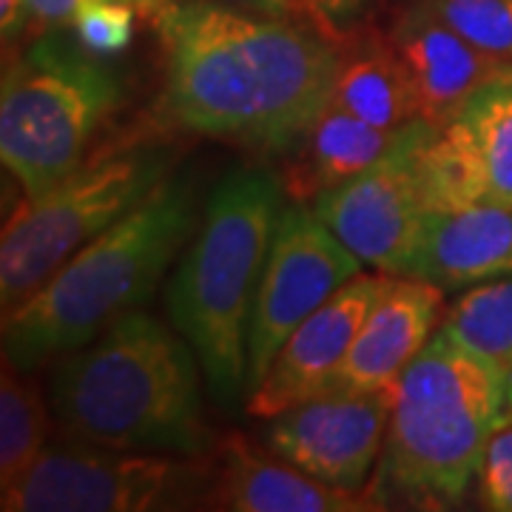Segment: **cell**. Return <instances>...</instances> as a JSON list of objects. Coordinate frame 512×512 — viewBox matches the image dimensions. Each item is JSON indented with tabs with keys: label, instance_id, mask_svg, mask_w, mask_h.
<instances>
[{
	"label": "cell",
	"instance_id": "d4e9b609",
	"mask_svg": "<svg viewBox=\"0 0 512 512\" xmlns=\"http://www.w3.org/2000/svg\"><path fill=\"white\" fill-rule=\"evenodd\" d=\"M478 504L484 510L512 512V421L498 427L484 450L476 476Z\"/></svg>",
	"mask_w": 512,
	"mask_h": 512
},
{
	"label": "cell",
	"instance_id": "ac0fdd59",
	"mask_svg": "<svg viewBox=\"0 0 512 512\" xmlns=\"http://www.w3.org/2000/svg\"><path fill=\"white\" fill-rule=\"evenodd\" d=\"M399 131H384L328 103L293 143L282 171V191L293 205L316 202L325 191L359 177L393 146Z\"/></svg>",
	"mask_w": 512,
	"mask_h": 512
},
{
	"label": "cell",
	"instance_id": "83f0119b",
	"mask_svg": "<svg viewBox=\"0 0 512 512\" xmlns=\"http://www.w3.org/2000/svg\"><path fill=\"white\" fill-rule=\"evenodd\" d=\"M123 3H128V6L137 12V18L154 20L160 12H165L174 0H123Z\"/></svg>",
	"mask_w": 512,
	"mask_h": 512
},
{
	"label": "cell",
	"instance_id": "277c9868",
	"mask_svg": "<svg viewBox=\"0 0 512 512\" xmlns=\"http://www.w3.org/2000/svg\"><path fill=\"white\" fill-rule=\"evenodd\" d=\"M512 421V376L441 328L396 384L373 495L416 510H453L476 484L484 450Z\"/></svg>",
	"mask_w": 512,
	"mask_h": 512
},
{
	"label": "cell",
	"instance_id": "9c48e42d",
	"mask_svg": "<svg viewBox=\"0 0 512 512\" xmlns=\"http://www.w3.org/2000/svg\"><path fill=\"white\" fill-rule=\"evenodd\" d=\"M436 128L413 120L370 168L313 202L316 217L382 274L404 276L433 211L424 154Z\"/></svg>",
	"mask_w": 512,
	"mask_h": 512
},
{
	"label": "cell",
	"instance_id": "7a4b0ae2",
	"mask_svg": "<svg viewBox=\"0 0 512 512\" xmlns=\"http://www.w3.org/2000/svg\"><path fill=\"white\" fill-rule=\"evenodd\" d=\"M202 365L180 330L140 311L55 359L49 407L69 439L120 450L211 456Z\"/></svg>",
	"mask_w": 512,
	"mask_h": 512
},
{
	"label": "cell",
	"instance_id": "484cf974",
	"mask_svg": "<svg viewBox=\"0 0 512 512\" xmlns=\"http://www.w3.org/2000/svg\"><path fill=\"white\" fill-rule=\"evenodd\" d=\"M92 0H26L29 23L35 26H72L74 15Z\"/></svg>",
	"mask_w": 512,
	"mask_h": 512
},
{
	"label": "cell",
	"instance_id": "ba28073f",
	"mask_svg": "<svg viewBox=\"0 0 512 512\" xmlns=\"http://www.w3.org/2000/svg\"><path fill=\"white\" fill-rule=\"evenodd\" d=\"M208 456L120 450L94 441L49 444L35 467L3 487V512H154L208 507Z\"/></svg>",
	"mask_w": 512,
	"mask_h": 512
},
{
	"label": "cell",
	"instance_id": "5bb4252c",
	"mask_svg": "<svg viewBox=\"0 0 512 512\" xmlns=\"http://www.w3.org/2000/svg\"><path fill=\"white\" fill-rule=\"evenodd\" d=\"M208 507L228 512H367L382 504L367 490H339L296 464L262 450L245 436H225L214 447Z\"/></svg>",
	"mask_w": 512,
	"mask_h": 512
},
{
	"label": "cell",
	"instance_id": "cb8c5ba5",
	"mask_svg": "<svg viewBox=\"0 0 512 512\" xmlns=\"http://www.w3.org/2000/svg\"><path fill=\"white\" fill-rule=\"evenodd\" d=\"M137 12L123 0H92L72 20L74 37L97 57L123 52L134 37Z\"/></svg>",
	"mask_w": 512,
	"mask_h": 512
},
{
	"label": "cell",
	"instance_id": "44dd1931",
	"mask_svg": "<svg viewBox=\"0 0 512 512\" xmlns=\"http://www.w3.org/2000/svg\"><path fill=\"white\" fill-rule=\"evenodd\" d=\"M441 328L512 376V274L467 288L450 305Z\"/></svg>",
	"mask_w": 512,
	"mask_h": 512
},
{
	"label": "cell",
	"instance_id": "3957f363",
	"mask_svg": "<svg viewBox=\"0 0 512 512\" xmlns=\"http://www.w3.org/2000/svg\"><path fill=\"white\" fill-rule=\"evenodd\" d=\"M191 177H168L123 220L86 242L20 305L3 313V362L32 373L89 345L143 305L200 225Z\"/></svg>",
	"mask_w": 512,
	"mask_h": 512
},
{
	"label": "cell",
	"instance_id": "7c38bea8",
	"mask_svg": "<svg viewBox=\"0 0 512 512\" xmlns=\"http://www.w3.org/2000/svg\"><path fill=\"white\" fill-rule=\"evenodd\" d=\"M424 165L433 208L467 202L512 205V60L436 128Z\"/></svg>",
	"mask_w": 512,
	"mask_h": 512
},
{
	"label": "cell",
	"instance_id": "4316f807",
	"mask_svg": "<svg viewBox=\"0 0 512 512\" xmlns=\"http://www.w3.org/2000/svg\"><path fill=\"white\" fill-rule=\"evenodd\" d=\"M26 23H29L26 0H0V29H3L6 40L12 35H18Z\"/></svg>",
	"mask_w": 512,
	"mask_h": 512
},
{
	"label": "cell",
	"instance_id": "6da1fadb",
	"mask_svg": "<svg viewBox=\"0 0 512 512\" xmlns=\"http://www.w3.org/2000/svg\"><path fill=\"white\" fill-rule=\"evenodd\" d=\"M165 126L256 148H291L330 103L342 49L293 20L214 0L154 18Z\"/></svg>",
	"mask_w": 512,
	"mask_h": 512
},
{
	"label": "cell",
	"instance_id": "4fadbf2b",
	"mask_svg": "<svg viewBox=\"0 0 512 512\" xmlns=\"http://www.w3.org/2000/svg\"><path fill=\"white\" fill-rule=\"evenodd\" d=\"M387 279L390 274L353 276L345 288H339L319 311L293 330L274 356L265 379L248 396V416L274 419L293 404L330 390Z\"/></svg>",
	"mask_w": 512,
	"mask_h": 512
},
{
	"label": "cell",
	"instance_id": "5b68a950",
	"mask_svg": "<svg viewBox=\"0 0 512 512\" xmlns=\"http://www.w3.org/2000/svg\"><path fill=\"white\" fill-rule=\"evenodd\" d=\"M282 185L265 168L231 171L202 208L165 288L171 325L185 336L222 404L248 393V325L256 288L282 217Z\"/></svg>",
	"mask_w": 512,
	"mask_h": 512
},
{
	"label": "cell",
	"instance_id": "52a82bcc",
	"mask_svg": "<svg viewBox=\"0 0 512 512\" xmlns=\"http://www.w3.org/2000/svg\"><path fill=\"white\" fill-rule=\"evenodd\" d=\"M177 151L134 140L97 151L40 197H26L0 237L3 313L37 291L86 242L123 220L171 177Z\"/></svg>",
	"mask_w": 512,
	"mask_h": 512
},
{
	"label": "cell",
	"instance_id": "ffe728a7",
	"mask_svg": "<svg viewBox=\"0 0 512 512\" xmlns=\"http://www.w3.org/2000/svg\"><path fill=\"white\" fill-rule=\"evenodd\" d=\"M26 373L3 362L0 379V487H12L26 476L49 447L52 407Z\"/></svg>",
	"mask_w": 512,
	"mask_h": 512
},
{
	"label": "cell",
	"instance_id": "2e32d148",
	"mask_svg": "<svg viewBox=\"0 0 512 512\" xmlns=\"http://www.w3.org/2000/svg\"><path fill=\"white\" fill-rule=\"evenodd\" d=\"M444 291L410 276L387 279L382 296L362 322L333 387L396 390L402 373L430 342ZM330 387V390H333Z\"/></svg>",
	"mask_w": 512,
	"mask_h": 512
},
{
	"label": "cell",
	"instance_id": "d6986e66",
	"mask_svg": "<svg viewBox=\"0 0 512 512\" xmlns=\"http://www.w3.org/2000/svg\"><path fill=\"white\" fill-rule=\"evenodd\" d=\"M330 103L384 131H402L421 120L416 86L390 40H359L342 49V66Z\"/></svg>",
	"mask_w": 512,
	"mask_h": 512
},
{
	"label": "cell",
	"instance_id": "9a60e30c",
	"mask_svg": "<svg viewBox=\"0 0 512 512\" xmlns=\"http://www.w3.org/2000/svg\"><path fill=\"white\" fill-rule=\"evenodd\" d=\"M512 274V205L467 202L433 208L404 276L461 291Z\"/></svg>",
	"mask_w": 512,
	"mask_h": 512
},
{
	"label": "cell",
	"instance_id": "603a6c76",
	"mask_svg": "<svg viewBox=\"0 0 512 512\" xmlns=\"http://www.w3.org/2000/svg\"><path fill=\"white\" fill-rule=\"evenodd\" d=\"M228 3L259 15L302 23L333 43L345 46L350 43V26L367 0H228Z\"/></svg>",
	"mask_w": 512,
	"mask_h": 512
},
{
	"label": "cell",
	"instance_id": "8992f818",
	"mask_svg": "<svg viewBox=\"0 0 512 512\" xmlns=\"http://www.w3.org/2000/svg\"><path fill=\"white\" fill-rule=\"evenodd\" d=\"M123 86L94 52L57 35L35 40L3 69L0 160L40 197L89 157L97 128L120 103Z\"/></svg>",
	"mask_w": 512,
	"mask_h": 512
},
{
	"label": "cell",
	"instance_id": "7402d4cb",
	"mask_svg": "<svg viewBox=\"0 0 512 512\" xmlns=\"http://www.w3.org/2000/svg\"><path fill=\"white\" fill-rule=\"evenodd\" d=\"M421 6L481 52L512 60V0H421Z\"/></svg>",
	"mask_w": 512,
	"mask_h": 512
},
{
	"label": "cell",
	"instance_id": "e0dca14e",
	"mask_svg": "<svg viewBox=\"0 0 512 512\" xmlns=\"http://www.w3.org/2000/svg\"><path fill=\"white\" fill-rule=\"evenodd\" d=\"M419 94L421 120L444 126L450 114L504 63L441 23L424 6L407 12L390 35Z\"/></svg>",
	"mask_w": 512,
	"mask_h": 512
},
{
	"label": "cell",
	"instance_id": "8fae6325",
	"mask_svg": "<svg viewBox=\"0 0 512 512\" xmlns=\"http://www.w3.org/2000/svg\"><path fill=\"white\" fill-rule=\"evenodd\" d=\"M396 390L333 387L268 419L265 441L285 461L339 490H367L382 458Z\"/></svg>",
	"mask_w": 512,
	"mask_h": 512
},
{
	"label": "cell",
	"instance_id": "30bf717a",
	"mask_svg": "<svg viewBox=\"0 0 512 512\" xmlns=\"http://www.w3.org/2000/svg\"><path fill=\"white\" fill-rule=\"evenodd\" d=\"M359 274L362 259L313 208L291 202L282 211L248 325V396L265 379L293 330Z\"/></svg>",
	"mask_w": 512,
	"mask_h": 512
}]
</instances>
